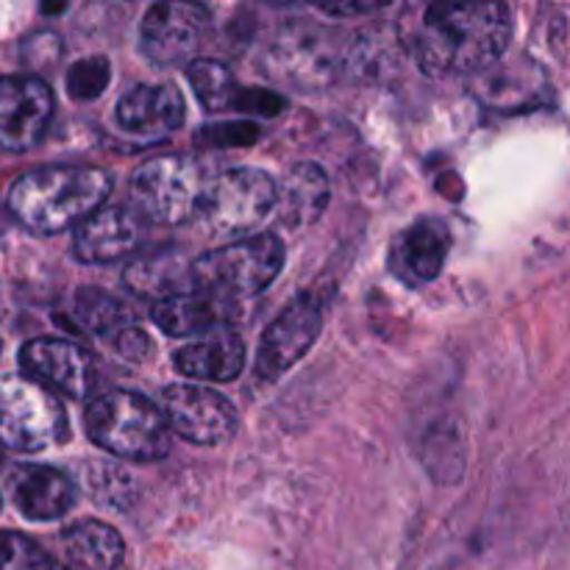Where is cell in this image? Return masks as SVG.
Instances as JSON below:
<instances>
[{"label":"cell","mask_w":570,"mask_h":570,"mask_svg":"<svg viewBox=\"0 0 570 570\" xmlns=\"http://www.w3.org/2000/svg\"><path fill=\"white\" fill-rule=\"evenodd\" d=\"M512 39V11L504 3L426 6L412 37V53L423 72L479 76L504 59Z\"/></svg>","instance_id":"obj_1"},{"label":"cell","mask_w":570,"mask_h":570,"mask_svg":"<svg viewBox=\"0 0 570 570\" xmlns=\"http://www.w3.org/2000/svg\"><path fill=\"white\" fill-rule=\"evenodd\" d=\"M111 176L100 167H37L11 184L9 209L33 234H59L104 209Z\"/></svg>","instance_id":"obj_2"},{"label":"cell","mask_w":570,"mask_h":570,"mask_svg":"<svg viewBox=\"0 0 570 570\" xmlns=\"http://www.w3.org/2000/svg\"><path fill=\"white\" fill-rule=\"evenodd\" d=\"M89 440L128 462H156L170 454L165 412L131 390H109L83 412Z\"/></svg>","instance_id":"obj_3"},{"label":"cell","mask_w":570,"mask_h":570,"mask_svg":"<svg viewBox=\"0 0 570 570\" xmlns=\"http://www.w3.org/2000/svg\"><path fill=\"white\" fill-rule=\"evenodd\" d=\"M284 267V245L276 234H256L223 248L206 250L193 262L195 293L234 304L271 287Z\"/></svg>","instance_id":"obj_4"},{"label":"cell","mask_w":570,"mask_h":570,"mask_svg":"<svg viewBox=\"0 0 570 570\" xmlns=\"http://www.w3.org/2000/svg\"><path fill=\"white\" fill-rule=\"evenodd\" d=\"M262 70L273 81L298 92H321L332 87L345 70V50L337 45V33L315 22L289 20L271 39L262 59Z\"/></svg>","instance_id":"obj_5"},{"label":"cell","mask_w":570,"mask_h":570,"mask_svg":"<svg viewBox=\"0 0 570 570\" xmlns=\"http://www.w3.org/2000/svg\"><path fill=\"white\" fill-rule=\"evenodd\" d=\"M271 212H276V181L254 167H237L206 184L195 217L209 237L226 239L254 232Z\"/></svg>","instance_id":"obj_6"},{"label":"cell","mask_w":570,"mask_h":570,"mask_svg":"<svg viewBox=\"0 0 570 570\" xmlns=\"http://www.w3.org/2000/svg\"><path fill=\"white\" fill-rule=\"evenodd\" d=\"M206 184L193 156H156L134 170L128 193L142 217L161 226H181L198 215Z\"/></svg>","instance_id":"obj_7"},{"label":"cell","mask_w":570,"mask_h":570,"mask_svg":"<svg viewBox=\"0 0 570 570\" xmlns=\"http://www.w3.org/2000/svg\"><path fill=\"white\" fill-rule=\"evenodd\" d=\"M67 438V412L56 393L26 376H0V445L22 454Z\"/></svg>","instance_id":"obj_8"},{"label":"cell","mask_w":570,"mask_h":570,"mask_svg":"<svg viewBox=\"0 0 570 570\" xmlns=\"http://www.w3.org/2000/svg\"><path fill=\"white\" fill-rule=\"evenodd\" d=\"M170 432L193 445H223L237 432V410L226 395L198 384H173L161 395Z\"/></svg>","instance_id":"obj_9"},{"label":"cell","mask_w":570,"mask_h":570,"mask_svg":"<svg viewBox=\"0 0 570 570\" xmlns=\"http://www.w3.org/2000/svg\"><path fill=\"white\" fill-rule=\"evenodd\" d=\"M323 328V309L315 295H298L284 306L282 315L265 328L256 356V379L259 382H278L287 371H293L306 351L315 345Z\"/></svg>","instance_id":"obj_10"},{"label":"cell","mask_w":570,"mask_h":570,"mask_svg":"<svg viewBox=\"0 0 570 570\" xmlns=\"http://www.w3.org/2000/svg\"><path fill=\"white\" fill-rule=\"evenodd\" d=\"M209 11L198 3L150 6L139 28L142 53L161 67L195 61V53L209 37Z\"/></svg>","instance_id":"obj_11"},{"label":"cell","mask_w":570,"mask_h":570,"mask_svg":"<svg viewBox=\"0 0 570 570\" xmlns=\"http://www.w3.org/2000/svg\"><path fill=\"white\" fill-rule=\"evenodd\" d=\"M56 100L37 76H0V145L6 150L37 148L53 120Z\"/></svg>","instance_id":"obj_12"},{"label":"cell","mask_w":570,"mask_h":570,"mask_svg":"<svg viewBox=\"0 0 570 570\" xmlns=\"http://www.w3.org/2000/svg\"><path fill=\"white\" fill-rule=\"evenodd\" d=\"M20 367L26 379L72 401L87 399L98 379L92 356L81 345L59 337H37L22 345Z\"/></svg>","instance_id":"obj_13"},{"label":"cell","mask_w":570,"mask_h":570,"mask_svg":"<svg viewBox=\"0 0 570 570\" xmlns=\"http://www.w3.org/2000/svg\"><path fill=\"white\" fill-rule=\"evenodd\" d=\"M117 126L137 142H159L184 126V100L167 83H139L117 100Z\"/></svg>","instance_id":"obj_14"},{"label":"cell","mask_w":570,"mask_h":570,"mask_svg":"<svg viewBox=\"0 0 570 570\" xmlns=\"http://www.w3.org/2000/svg\"><path fill=\"white\" fill-rule=\"evenodd\" d=\"M142 243V223L122 206H104L89 215L72 237V254L83 265H109L131 256Z\"/></svg>","instance_id":"obj_15"},{"label":"cell","mask_w":570,"mask_h":570,"mask_svg":"<svg viewBox=\"0 0 570 570\" xmlns=\"http://www.w3.org/2000/svg\"><path fill=\"white\" fill-rule=\"evenodd\" d=\"M11 499L28 521H56L76 507L78 490L67 473L45 465H26L11 479Z\"/></svg>","instance_id":"obj_16"},{"label":"cell","mask_w":570,"mask_h":570,"mask_svg":"<svg viewBox=\"0 0 570 570\" xmlns=\"http://www.w3.org/2000/svg\"><path fill=\"white\" fill-rule=\"evenodd\" d=\"M451 248V232L443 220H417L395 239L393 265L404 282L426 284L440 276Z\"/></svg>","instance_id":"obj_17"},{"label":"cell","mask_w":570,"mask_h":570,"mask_svg":"<svg viewBox=\"0 0 570 570\" xmlns=\"http://www.w3.org/2000/svg\"><path fill=\"white\" fill-rule=\"evenodd\" d=\"M326 173L312 161L289 167L282 184H276V215L287 228H304L323 215L328 204Z\"/></svg>","instance_id":"obj_18"},{"label":"cell","mask_w":570,"mask_h":570,"mask_svg":"<svg viewBox=\"0 0 570 570\" xmlns=\"http://www.w3.org/2000/svg\"><path fill=\"white\" fill-rule=\"evenodd\" d=\"M245 343L234 332H217L176 354V367L189 379L234 382L243 373Z\"/></svg>","instance_id":"obj_19"},{"label":"cell","mask_w":570,"mask_h":570,"mask_svg":"<svg viewBox=\"0 0 570 570\" xmlns=\"http://www.w3.org/2000/svg\"><path fill=\"white\" fill-rule=\"evenodd\" d=\"M61 546L76 570H117L126 560V543L117 529L92 518L67 527Z\"/></svg>","instance_id":"obj_20"},{"label":"cell","mask_w":570,"mask_h":570,"mask_svg":"<svg viewBox=\"0 0 570 570\" xmlns=\"http://www.w3.org/2000/svg\"><path fill=\"white\" fill-rule=\"evenodd\" d=\"M228 309H234V304L209 298L204 293H184L154 304L150 317L167 337H189V334H204L217 323L228 321L232 317Z\"/></svg>","instance_id":"obj_21"},{"label":"cell","mask_w":570,"mask_h":570,"mask_svg":"<svg viewBox=\"0 0 570 570\" xmlns=\"http://www.w3.org/2000/svg\"><path fill=\"white\" fill-rule=\"evenodd\" d=\"M128 287L145 298H156V304L173 295L193 293V262L184 259L178 250H156L142 256L126 271Z\"/></svg>","instance_id":"obj_22"},{"label":"cell","mask_w":570,"mask_h":570,"mask_svg":"<svg viewBox=\"0 0 570 570\" xmlns=\"http://www.w3.org/2000/svg\"><path fill=\"white\" fill-rule=\"evenodd\" d=\"M534 65H515V61H495L484 72L473 76V95L482 104L493 106V109H518L532 98L534 87L527 72H532Z\"/></svg>","instance_id":"obj_23"},{"label":"cell","mask_w":570,"mask_h":570,"mask_svg":"<svg viewBox=\"0 0 570 570\" xmlns=\"http://www.w3.org/2000/svg\"><path fill=\"white\" fill-rule=\"evenodd\" d=\"M76 317L89 334H95V337H106V340H115L117 334L126 332V328L131 326V315H128L126 306L95 287L78 289Z\"/></svg>","instance_id":"obj_24"},{"label":"cell","mask_w":570,"mask_h":570,"mask_svg":"<svg viewBox=\"0 0 570 570\" xmlns=\"http://www.w3.org/2000/svg\"><path fill=\"white\" fill-rule=\"evenodd\" d=\"M187 78L193 83L195 95L209 111H223L228 106L239 104V89L232 70L223 61L195 59L187 65Z\"/></svg>","instance_id":"obj_25"},{"label":"cell","mask_w":570,"mask_h":570,"mask_svg":"<svg viewBox=\"0 0 570 570\" xmlns=\"http://www.w3.org/2000/svg\"><path fill=\"white\" fill-rule=\"evenodd\" d=\"M0 570H56L42 546L17 532H0Z\"/></svg>","instance_id":"obj_26"},{"label":"cell","mask_w":570,"mask_h":570,"mask_svg":"<svg viewBox=\"0 0 570 570\" xmlns=\"http://www.w3.org/2000/svg\"><path fill=\"white\" fill-rule=\"evenodd\" d=\"M111 67L104 56H89L67 70V92L76 100H95L109 87Z\"/></svg>","instance_id":"obj_27"},{"label":"cell","mask_w":570,"mask_h":570,"mask_svg":"<svg viewBox=\"0 0 570 570\" xmlns=\"http://www.w3.org/2000/svg\"><path fill=\"white\" fill-rule=\"evenodd\" d=\"M59 56L61 39L50 31L33 33V37H28L26 45H22V59L31 67H45V70H50V67L59 61Z\"/></svg>","instance_id":"obj_28"},{"label":"cell","mask_w":570,"mask_h":570,"mask_svg":"<svg viewBox=\"0 0 570 570\" xmlns=\"http://www.w3.org/2000/svg\"><path fill=\"white\" fill-rule=\"evenodd\" d=\"M111 345L128 362H145L150 354V337L139 326H128L126 332H120L111 340Z\"/></svg>","instance_id":"obj_29"},{"label":"cell","mask_w":570,"mask_h":570,"mask_svg":"<svg viewBox=\"0 0 570 570\" xmlns=\"http://www.w3.org/2000/svg\"><path fill=\"white\" fill-rule=\"evenodd\" d=\"M382 9L379 3H323L317 6V11L323 14H337V17H351V14H371V11Z\"/></svg>","instance_id":"obj_30"},{"label":"cell","mask_w":570,"mask_h":570,"mask_svg":"<svg viewBox=\"0 0 570 570\" xmlns=\"http://www.w3.org/2000/svg\"><path fill=\"white\" fill-rule=\"evenodd\" d=\"M0 507H3V499H0Z\"/></svg>","instance_id":"obj_31"},{"label":"cell","mask_w":570,"mask_h":570,"mask_svg":"<svg viewBox=\"0 0 570 570\" xmlns=\"http://www.w3.org/2000/svg\"><path fill=\"white\" fill-rule=\"evenodd\" d=\"M0 348H3V343H0Z\"/></svg>","instance_id":"obj_32"},{"label":"cell","mask_w":570,"mask_h":570,"mask_svg":"<svg viewBox=\"0 0 570 570\" xmlns=\"http://www.w3.org/2000/svg\"><path fill=\"white\" fill-rule=\"evenodd\" d=\"M70 570H76V568H70Z\"/></svg>","instance_id":"obj_33"},{"label":"cell","mask_w":570,"mask_h":570,"mask_svg":"<svg viewBox=\"0 0 570 570\" xmlns=\"http://www.w3.org/2000/svg\"><path fill=\"white\" fill-rule=\"evenodd\" d=\"M0 460H3V456H0Z\"/></svg>","instance_id":"obj_34"}]
</instances>
